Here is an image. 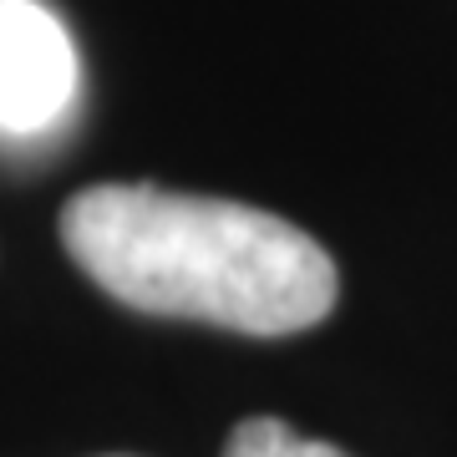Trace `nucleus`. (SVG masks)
Listing matches in <instances>:
<instances>
[{"mask_svg":"<svg viewBox=\"0 0 457 457\" xmlns=\"http://www.w3.org/2000/svg\"><path fill=\"white\" fill-rule=\"evenodd\" d=\"M66 254L147 315L295 336L336 305V264L305 228L234 198L92 183L62 209Z\"/></svg>","mask_w":457,"mask_h":457,"instance_id":"nucleus-1","label":"nucleus"},{"mask_svg":"<svg viewBox=\"0 0 457 457\" xmlns=\"http://www.w3.org/2000/svg\"><path fill=\"white\" fill-rule=\"evenodd\" d=\"M82 92V62L46 0H0V132L46 137Z\"/></svg>","mask_w":457,"mask_h":457,"instance_id":"nucleus-2","label":"nucleus"},{"mask_svg":"<svg viewBox=\"0 0 457 457\" xmlns=\"http://www.w3.org/2000/svg\"><path fill=\"white\" fill-rule=\"evenodd\" d=\"M224 457H345V453L330 447V442L295 437L290 427L275 422V417H249V422L234 427Z\"/></svg>","mask_w":457,"mask_h":457,"instance_id":"nucleus-3","label":"nucleus"}]
</instances>
